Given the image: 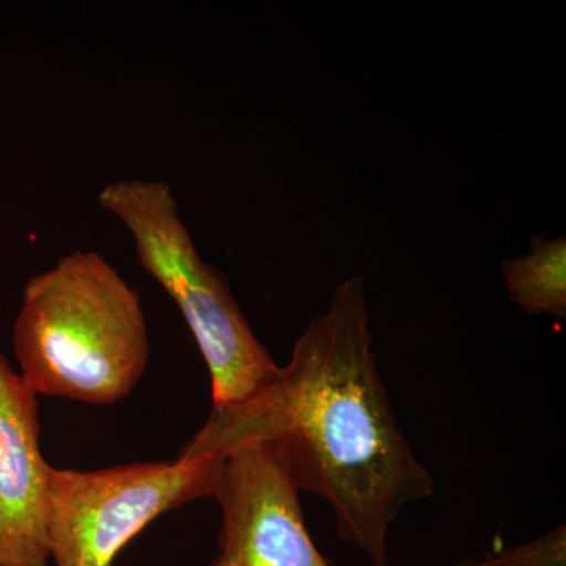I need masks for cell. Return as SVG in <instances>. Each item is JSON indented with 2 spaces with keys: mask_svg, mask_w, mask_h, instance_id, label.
Returning <instances> with one entry per match:
<instances>
[{
  "mask_svg": "<svg viewBox=\"0 0 566 566\" xmlns=\"http://www.w3.org/2000/svg\"><path fill=\"white\" fill-rule=\"evenodd\" d=\"M506 292L532 315L566 316V240L536 237L531 253L502 263Z\"/></svg>",
  "mask_w": 566,
  "mask_h": 566,
  "instance_id": "52a82bcc",
  "label": "cell"
},
{
  "mask_svg": "<svg viewBox=\"0 0 566 566\" xmlns=\"http://www.w3.org/2000/svg\"><path fill=\"white\" fill-rule=\"evenodd\" d=\"M51 469L40 447L39 395L0 353V566L50 562Z\"/></svg>",
  "mask_w": 566,
  "mask_h": 566,
  "instance_id": "8992f818",
  "label": "cell"
},
{
  "mask_svg": "<svg viewBox=\"0 0 566 566\" xmlns=\"http://www.w3.org/2000/svg\"><path fill=\"white\" fill-rule=\"evenodd\" d=\"M363 277L335 289L273 381L241 403L212 408L178 457L226 458L259 442L281 458L297 490L326 501L338 538L389 566L387 536L434 480L398 423L374 354Z\"/></svg>",
  "mask_w": 566,
  "mask_h": 566,
  "instance_id": "6da1fadb",
  "label": "cell"
},
{
  "mask_svg": "<svg viewBox=\"0 0 566 566\" xmlns=\"http://www.w3.org/2000/svg\"><path fill=\"white\" fill-rule=\"evenodd\" d=\"M13 346L33 392L99 406L133 392L150 354L139 293L95 251L28 282Z\"/></svg>",
  "mask_w": 566,
  "mask_h": 566,
  "instance_id": "7a4b0ae2",
  "label": "cell"
},
{
  "mask_svg": "<svg viewBox=\"0 0 566 566\" xmlns=\"http://www.w3.org/2000/svg\"><path fill=\"white\" fill-rule=\"evenodd\" d=\"M99 207L132 234L137 259L178 305L211 376L212 408L248 400L279 371L234 300L226 275L203 262L167 182L118 180Z\"/></svg>",
  "mask_w": 566,
  "mask_h": 566,
  "instance_id": "3957f363",
  "label": "cell"
},
{
  "mask_svg": "<svg viewBox=\"0 0 566 566\" xmlns=\"http://www.w3.org/2000/svg\"><path fill=\"white\" fill-rule=\"evenodd\" d=\"M214 497L221 554L210 566H329L305 527L300 490L266 446L249 442L223 458Z\"/></svg>",
  "mask_w": 566,
  "mask_h": 566,
  "instance_id": "5b68a950",
  "label": "cell"
},
{
  "mask_svg": "<svg viewBox=\"0 0 566 566\" xmlns=\"http://www.w3.org/2000/svg\"><path fill=\"white\" fill-rule=\"evenodd\" d=\"M223 458L74 471L51 469L50 556L57 566H112L159 516L214 497Z\"/></svg>",
  "mask_w": 566,
  "mask_h": 566,
  "instance_id": "277c9868",
  "label": "cell"
},
{
  "mask_svg": "<svg viewBox=\"0 0 566 566\" xmlns=\"http://www.w3.org/2000/svg\"><path fill=\"white\" fill-rule=\"evenodd\" d=\"M455 566H566V528L558 526L526 545Z\"/></svg>",
  "mask_w": 566,
  "mask_h": 566,
  "instance_id": "ba28073f",
  "label": "cell"
}]
</instances>
